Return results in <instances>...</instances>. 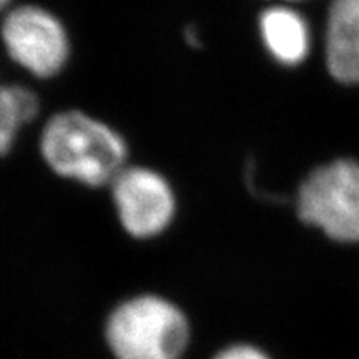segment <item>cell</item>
Listing matches in <instances>:
<instances>
[{"label": "cell", "mask_w": 359, "mask_h": 359, "mask_svg": "<svg viewBox=\"0 0 359 359\" xmlns=\"http://www.w3.org/2000/svg\"><path fill=\"white\" fill-rule=\"evenodd\" d=\"M116 217L130 236L147 240L163 233L177 213V196L163 175L127 165L110 183Z\"/></svg>", "instance_id": "obj_5"}, {"label": "cell", "mask_w": 359, "mask_h": 359, "mask_svg": "<svg viewBox=\"0 0 359 359\" xmlns=\"http://www.w3.org/2000/svg\"><path fill=\"white\" fill-rule=\"evenodd\" d=\"M296 213L336 243L359 245V161L339 158L309 172L298 188Z\"/></svg>", "instance_id": "obj_3"}, {"label": "cell", "mask_w": 359, "mask_h": 359, "mask_svg": "<svg viewBox=\"0 0 359 359\" xmlns=\"http://www.w3.org/2000/svg\"><path fill=\"white\" fill-rule=\"evenodd\" d=\"M258 32L268 55L283 67L302 65L311 53V27L293 4L264 8L258 17Z\"/></svg>", "instance_id": "obj_6"}, {"label": "cell", "mask_w": 359, "mask_h": 359, "mask_svg": "<svg viewBox=\"0 0 359 359\" xmlns=\"http://www.w3.org/2000/svg\"><path fill=\"white\" fill-rule=\"evenodd\" d=\"M200 34L196 32L195 29H193V27L190 25V27H187L185 29V42L188 43V45H191V47H200Z\"/></svg>", "instance_id": "obj_10"}, {"label": "cell", "mask_w": 359, "mask_h": 359, "mask_svg": "<svg viewBox=\"0 0 359 359\" xmlns=\"http://www.w3.org/2000/svg\"><path fill=\"white\" fill-rule=\"evenodd\" d=\"M105 336L116 359H182L190 327L173 303L142 294L111 311Z\"/></svg>", "instance_id": "obj_2"}, {"label": "cell", "mask_w": 359, "mask_h": 359, "mask_svg": "<svg viewBox=\"0 0 359 359\" xmlns=\"http://www.w3.org/2000/svg\"><path fill=\"white\" fill-rule=\"evenodd\" d=\"M280 2H286V4H298V2H304V0H280Z\"/></svg>", "instance_id": "obj_12"}, {"label": "cell", "mask_w": 359, "mask_h": 359, "mask_svg": "<svg viewBox=\"0 0 359 359\" xmlns=\"http://www.w3.org/2000/svg\"><path fill=\"white\" fill-rule=\"evenodd\" d=\"M40 102L22 85L0 83V156L7 155L24 125L37 116Z\"/></svg>", "instance_id": "obj_8"}, {"label": "cell", "mask_w": 359, "mask_h": 359, "mask_svg": "<svg viewBox=\"0 0 359 359\" xmlns=\"http://www.w3.org/2000/svg\"><path fill=\"white\" fill-rule=\"evenodd\" d=\"M8 4H11V0H0V11H4Z\"/></svg>", "instance_id": "obj_11"}, {"label": "cell", "mask_w": 359, "mask_h": 359, "mask_svg": "<svg viewBox=\"0 0 359 359\" xmlns=\"http://www.w3.org/2000/svg\"><path fill=\"white\" fill-rule=\"evenodd\" d=\"M325 60L336 82L359 83V0H331L325 29Z\"/></svg>", "instance_id": "obj_7"}, {"label": "cell", "mask_w": 359, "mask_h": 359, "mask_svg": "<svg viewBox=\"0 0 359 359\" xmlns=\"http://www.w3.org/2000/svg\"><path fill=\"white\" fill-rule=\"evenodd\" d=\"M40 154L58 177L90 188L110 187L128 165V145L122 135L82 110L58 111L47 120Z\"/></svg>", "instance_id": "obj_1"}, {"label": "cell", "mask_w": 359, "mask_h": 359, "mask_svg": "<svg viewBox=\"0 0 359 359\" xmlns=\"http://www.w3.org/2000/svg\"><path fill=\"white\" fill-rule=\"evenodd\" d=\"M213 359H269L262 349L250 344H235L219 351Z\"/></svg>", "instance_id": "obj_9"}, {"label": "cell", "mask_w": 359, "mask_h": 359, "mask_svg": "<svg viewBox=\"0 0 359 359\" xmlns=\"http://www.w3.org/2000/svg\"><path fill=\"white\" fill-rule=\"evenodd\" d=\"M0 35L7 55L34 77H55L70 58V37L65 25L43 7L12 8L4 17Z\"/></svg>", "instance_id": "obj_4"}]
</instances>
